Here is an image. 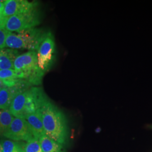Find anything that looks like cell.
<instances>
[{
	"label": "cell",
	"instance_id": "4",
	"mask_svg": "<svg viewBox=\"0 0 152 152\" xmlns=\"http://www.w3.org/2000/svg\"><path fill=\"white\" fill-rule=\"evenodd\" d=\"M41 20L42 14L38 6L30 11L7 18L5 29L18 33L36 28Z\"/></svg>",
	"mask_w": 152,
	"mask_h": 152
},
{
	"label": "cell",
	"instance_id": "10",
	"mask_svg": "<svg viewBox=\"0 0 152 152\" xmlns=\"http://www.w3.org/2000/svg\"><path fill=\"white\" fill-rule=\"evenodd\" d=\"M27 91L17 95L12 99L9 107V111L13 116H15L16 118L23 119V113L27 96Z\"/></svg>",
	"mask_w": 152,
	"mask_h": 152
},
{
	"label": "cell",
	"instance_id": "23",
	"mask_svg": "<svg viewBox=\"0 0 152 152\" xmlns=\"http://www.w3.org/2000/svg\"><path fill=\"white\" fill-rule=\"evenodd\" d=\"M151 127H152V126H151Z\"/></svg>",
	"mask_w": 152,
	"mask_h": 152
},
{
	"label": "cell",
	"instance_id": "18",
	"mask_svg": "<svg viewBox=\"0 0 152 152\" xmlns=\"http://www.w3.org/2000/svg\"><path fill=\"white\" fill-rule=\"evenodd\" d=\"M7 31L0 29V50L5 48V39Z\"/></svg>",
	"mask_w": 152,
	"mask_h": 152
},
{
	"label": "cell",
	"instance_id": "9",
	"mask_svg": "<svg viewBox=\"0 0 152 152\" xmlns=\"http://www.w3.org/2000/svg\"><path fill=\"white\" fill-rule=\"evenodd\" d=\"M19 52L17 50L4 49L0 50V70L14 69V62Z\"/></svg>",
	"mask_w": 152,
	"mask_h": 152
},
{
	"label": "cell",
	"instance_id": "5",
	"mask_svg": "<svg viewBox=\"0 0 152 152\" xmlns=\"http://www.w3.org/2000/svg\"><path fill=\"white\" fill-rule=\"evenodd\" d=\"M3 136L13 141L28 142L35 139L26 120L16 117Z\"/></svg>",
	"mask_w": 152,
	"mask_h": 152
},
{
	"label": "cell",
	"instance_id": "20",
	"mask_svg": "<svg viewBox=\"0 0 152 152\" xmlns=\"http://www.w3.org/2000/svg\"><path fill=\"white\" fill-rule=\"evenodd\" d=\"M4 2L5 1H0V12H2L4 8Z\"/></svg>",
	"mask_w": 152,
	"mask_h": 152
},
{
	"label": "cell",
	"instance_id": "19",
	"mask_svg": "<svg viewBox=\"0 0 152 152\" xmlns=\"http://www.w3.org/2000/svg\"><path fill=\"white\" fill-rule=\"evenodd\" d=\"M7 18L3 15L2 12H0V29H5Z\"/></svg>",
	"mask_w": 152,
	"mask_h": 152
},
{
	"label": "cell",
	"instance_id": "16",
	"mask_svg": "<svg viewBox=\"0 0 152 152\" xmlns=\"http://www.w3.org/2000/svg\"><path fill=\"white\" fill-rule=\"evenodd\" d=\"M24 148L25 152H42L39 141L36 139L27 142Z\"/></svg>",
	"mask_w": 152,
	"mask_h": 152
},
{
	"label": "cell",
	"instance_id": "21",
	"mask_svg": "<svg viewBox=\"0 0 152 152\" xmlns=\"http://www.w3.org/2000/svg\"><path fill=\"white\" fill-rule=\"evenodd\" d=\"M6 87L4 83V82H3L2 80H1L0 79V88H5Z\"/></svg>",
	"mask_w": 152,
	"mask_h": 152
},
{
	"label": "cell",
	"instance_id": "8",
	"mask_svg": "<svg viewBox=\"0 0 152 152\" xmlns=\"http://www.w3.org/2000/svg\"><path fill=\"white\" fill-rule=\"evenodd\" d=\"M26 120L36 140H38L41 137L45 135L43 123L38 109L35 113L28 115Z\"/></svg>",
	"mask_w": 152,
	"mask_h": 152
},
{
	"label": "cell",
	"instance_id": "17",
	"mask_svg": "<svg viewBox=\"0 0 152 152\" xmlns=\"http://www.w3.org/2000/svg\"><path fill=\"white\" fill-rule=\"evenodd\" d=\"M0 79L3 81H7L19 78L14 69H5L0 70Z\"/></svg>",
	"mask_w": 152,
	"mask_h": 152
},
{
	"label": "cell",
	"instance_id": "15",
	"mask_svg": "<svg viewBox=\"0 0 152 152\" xmlns=\"http://www.w3.org/2000/svg\"><path fill=\"white\" fill-rule=\"evenodd\" d=\"M2 146V152H25L23 142L11 140H1Z\"/></svg>",
	"mask_w": 152,
	"mask_h": 152
},
{
	"label": "cell",
	"instance_id": "2",
	"mask_svg": "<svg viewBox=\"0 0 152 152\" xmlns=\"http://www.w3.org/2000/svg\"><path fill=\"white\" fill-rule=\"evenodd\" d=\"M14 69L19 79L27 81L32 86H38L42 82L45 73L38 67L35 51L19 55L14 62Z\"/></svg>",
	"mask_w": 152,
	"mask_h": 152
},
{
	"label": "cell",
	"instance_id": "11",
	"mask_svg": "<svg viewBox=\"0 0 152 152\" xmlns=\"http://www.w3.org/2000/svg\"><path fill=\"white\" fill-rule=\"evenodd\" d=\"M42 152H64V145L44 135L38 140Z\"/></svg>",
	"mask_w": 152,
	"mask_h": 152
},
{
	"label": "cell",
	"instance_id": "12",
	"mask_svg": "<svg viewBox=\"0 0 152 152\" xmlns=\"http://www.w3.org/2000/svg\"><path fill=\"white\" fill-rule=\"evenodd\" d=\"M5 47L11 49H27L22 37L18 34L7 31L5 39Z\"/></svg>",
	"mask_w": 152,
	"mask_h": 152
},
{
	"label": "cell",
	"instance_id": "6",
	"mask_svg": "<svg viewBox=\"0 0 152 152\" xmlns=\"http://www.w3.org/2000/svg\"><path fill=\"white\" fill-rule=\"evenodd\" d=\"M39 6L38 2L27 0H7L4 2L3 15L8 18L30 11Z\"/></svg>",
	"mask_w": 152,
	"mask_h": 152
},
{
	"label": "cell",
	"instance_id": "3",
	"mask_svg": "<svg viewBox=\"0 0 152 152\" xmlns=\"http://www.w3.org/2000/svg\"><path fill=\"white\" fill-rule=\"evenodd\" d=\"M38 67L45 73L54 65L56 53L55 37L50 30H47L36 51Z\"/></svg>",
	"mask_w": 152,
	"mask_h": 152
},
{
	"label": "cell",
	"instance_id": "1",
	"mask_svg": "<svg viewBox=\"0 0 152 152\" xmlns=\"http://www.w3.org/2000/svg\"><path fill=\"white\" fill-rule=\"evenodd\" d=\"M45 135L64 145L68 140L69 127L65 114L50 99L38 109Z\"/></svg>",
	"mask_w": 152,
	"mask_h": 152
},
{
	"label": "cell",
	"instance_id": "22",
	"mask_svg": "<svg viewBox=\"0 0 152 152\" xmlns=\"http://www.w3.org/2000/svg\"><path fill=\"white\" fill-rule=\"evenodd\" d=\"M0 152H2V146L1 140H0Z\"/></svg>",
	"mask_w": 152,
	"mask_h": 152
},
{
	"label": "cell",
	"instance_id": "7",
	"mask_svg": "<svg viewBox=\"0 0 152 152\" xmlns=\"http://www.w3.org/2000/svg\"><path fill=\"white\" fill-rule=\"evenodd\" d=\"M48 29L33 28L18 32L26 45L27 49L36 51L45 34Z\"/></svg>",
	"mask_w": 152,
	"mask_h": 152
},
{
	"label": "cell",
	"instance_id": "14",
	"mask_svg": "<svg viewBox=\"0 0 152 152\" xmlns=\"http://www.w3.org/2000/svg\"><path fill=\"white\" fill-rule=\"evenodd\" d=\"M14 117L9 109L0 110V135L4 136L11 125Z\"/></svg>",
	"mask_w": 152,
	"mask_h": 152
},
{
	"label": "cell",
	"instance_id": "13",
	"mask_svg": "<svg viewBox=\"0 0 152 152\" xmlns=\"http://www.w3.org/2000/svg\"><path fill=\"white\" fill-rule=\"evenodd\" d=\"M15 96L10 88H0V109H9L12 99Z\"/></svg>",
	"mask_w": 152,
	"mask_h": 152
}]
</instances>
